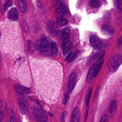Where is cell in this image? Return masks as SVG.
<instances>
[{
  "label": "cell",
  "instance_id": "23",
  "mask_svg": "<svg viewBox=\"0 0 122 122\" xmlns=\"http://www.w3.org/2000/svg\"><path fill=\"white\" fill-rule=\"evenodd\" d=\"M12 5V0H6V2L4 4L3 7L2 8V11L4 12L8 8L11 6Z\"/></svg>",
  "mask_w": 122,
  "mask_h": 122
},
{
  "label": "cell",
  "instance_id": "33",
  "mask_svg": "<svg viewBox=\"0 0 122 122\" xmlns=\"http://www.w3.org/2000/svg\"><path fill=\"white\" fill-rule=\"evenodd\" d=\"M23 28H24V30H25L26 32H27L28 29V26H27V25L26 24V23H25V24H23Z\"/></svg>",
  "mask_w": 122,
  "mask_h": 122
},
{
  "label": "cell",
  "instance_id": "22",
  "mask_svg": "<svg viewBox=\"0 0 122 122\" xmlns=\"http://www.w3.org/2000/svg\"><path fill=\"white\" fill-rule=\"evenodd\" d=\"M70 34H65L62 35L61 41L62 46H64L66 43H67L70 41Z\"/></svg>",
  "mask_w": 122,
  "mask_h": 122
},
{
  "label": "cell",
  "instance_id": "15",
  "mask_svg": "<svg viewBox=\"0 0 122 122\" xmlns=\"http://www.w3.org/2000/svg\"><path fill=\"white\" fill-rule=\"evenodd\" d=\"M79 53V51H77L74 52L72 51H71L66 57L65 61H67L69 62H70L73 61L77 57Z\"/></svg>",
  "mask_w": 122,
  "mask_h": 122
},
{
  "label": "cell",
  "instance_id": "18",
  "mask_svg": "<svg viewBox=\"0 0 122 122\" xmlns=\"http://www.w3.org/2000/svg\"><path fill=\"white\" fill-rule=\"evenodd\" d=\"M103 63V61H98V62L96 64H95L94 77H96L97 75V74H98V72H99V71Z\"/></svg>",
  "mask_w": 122,
  "mask_h": 122
},
{
  "label": "cell",
  "instance_id": "13",
  "mask_svg": "<svg viewBox=\"0 0 122 122\" xmlns=\"http://www.w3.org/2000/svg\"><path fill=\"white\" fill-rule=\"evenodd\" d=\"M18 1L20 11L25 13L28 10V5L26 0H18Z\"/></svg>",
  "mask_w": 122,
  "mask_h": 122
},
{
  "label": "cell",
  "instance_id": "10",
  "mask_svg": "<svg viewBox=\"0 0 122 122\" xmlns=\"http://www.w3.org/2000/svg\"><path fill=\"white\" fill-rule=\"evenodd\" d=\"M8 17L12 20H16L18 19V14L15 8H13L9 10L8 13Z\"/></svg>",
  "mask_w": 122,
  "mask_h": 122
},
{
  "label": "cell",
  "instance_id": "9",
  "mask_svg": "<svg viewBox=\"0 0 122 122\" xmlns=\"http://www.w3.org/2000/svg\"><path fill=\"white\" fill-rule=\"evenodd\" d=\"M47 27L49 31L51 33H56L58 31V27L55 22L50 20L47 23Z\"/></svg>",
  "mask_w": 122,
  "mask_h": 122
},
{
  "label": "cell",
  "instance_id": "12",
  "mask_svg": "<svg viewBox=\"0 0 122 122\" xmlns=\"http://www.w3.org/2000/svg\"><path fill=\"white\" fill-rule=\"evenodd\" d=\"M102 30L103 33L108 35H112L114 32L113 28L111 26L106 24L103 25L102 27Z\"/></svg>",
  "mask_w": 122,
  "mask_h": 122
},
{
  "label": "cell",
  "instance_id": "20",
  "mask_svg": "<svg viewBox=\"0 0 122 122\" xmlns=\"http://www.w3.org/2000/svg\"><path fill=\"white\" fill-rule=\"evenodd\" d=\"M68 22L67 19L63 17H61L57 19V23L60 26H65Z\"/></svg>",
  "mask_w": 122,
  "mask_h": 122
},
{
  "label": "cell",
  "instance_id": "36",
  "mask_svg": "<svg viewBox=\"0 0 122 122\" xmlns=\"http://www.w3.org/2000/svg\"><path fill=\"white\" fill-rule=\"evenodd\" d=\"M2 106V102L1 99L0 98V109L1 108Z\"/></svg>",
  "mask_w": 122,
  "mask_h": 122
},
{
  "label": "cell",
  "instance_id": "17",
  "mask_svg": "<svg viewBox=\"0 0 122 122\" xmlns=\"http://www.w3.org/2000/svg\"><path fill=\"white\" fill-rule=\"evenodd\" d=\"M118 106L117 101L115 100H113L111 101L110 107H109V112L110 113H113L117 109Z\"/></svg>",
  "mask_w": 122,
  "mask_h": 122
},
{
  "label": "cell",
  "instance_id": "34",
  "mask_svg": "<svg viewBox=\"0 0 122 122\" xmlns=\"http://www.w3.org/2000/svg\"><path fill=\"white\" fill-rule=\"evenodd\" d=\"M10 122H16L15 117L13 115L11 116L10 119Z\"/></svg>",
  "mask_w": 122,
  "mask_h": 122
},
{
  "label": "cell",
  "instance_id": "39",
  "mask_svg": "<svg viewBox=\"0 0 122 122\" xmlns=\"http://www.w3.org/2000/svg\"><path fill=\"white\" fill-rule=\"evenodd\" d=\"M0 3H1V0H0Z\"/></svg>",
  "mask_w": 122,
  "mask_h": 122
},
{
  "label": "cell",
  "instance_id": "41",
  "mask_svg": "<svg viewBox=\"0 0 122 122\" xmlns=\"http://www.w3.org/2000/svg\"></svg>",
  "mask_w": 122,
  "mask_h": 122
},
{
  "label": "cell",
  "instance_id": "42",
  "mask_svg": "<svg viewBox=\"0 0 122 122\" xmlns=\"http://www.w3.org/2000/svg\"></svg>",
  "mask_w": 122,
  "mask_h": 122
},
{
  "label": "cell",
  "instance_id": "16",
  "mask_svg": "<svg viewBox=\"0 0 122 122\" xmlns=\"http://www.w3.org/2000/svg\"><path fill=\"white\" fill-rule=\"evenodd\" d=\"M63 50H62V53L63 55L67 54L70 51L72 47V43L70 41H68L67 43H66L64 46H62Z\"/></svg>",
  "mask_w": 122,
  "mask_h": 122
},
{
  "label": "cell",
  "instance_id": "24",
  "mask_svg": "<svg viewBox=\"0 0 122 122\" xmlns=\"http://www.w3.org/2000/svg\"><path fill=\"white\" fill-rule=\"evenodd\" d=\"M92 87H91L90 88V89L88 91V94L87 95V97H86V106L88 105L90 98H91V96L92 95Z\"/></svg>",
  "mask_w": 122,
  "mask_h": 122
},
{
  "label": "cell",
  "instance_id": "37",
  "mask_svg": "<svg viewBox=\"0 0 122 122\" xmlns=\"http://www.w3.org/2000/svg\"><path fill=\"white\" fill-rule=\"evenodd\" d=\"M50 115H51V116H53V115H52V113H50Z\"/></svg>",
  "mask_w": 122,
  "mask_h": 122
},
{
  "label": "cell",
  "instance_id": "5",
  "mask_svg": "<svg viewBox=\"0 0 122 122\" xmlns=\"http://www.w3.org/2000/svg\"><path fill=\"white\" fill-rule=\"evenodd\" d=\"M13 89L17 93L20 95H26L30 92L29 88L20 85H14L13 86Z\"/></svg>",
  "mask_w": 122,
  "mask_h": 122
},
{
  "label": "cell",
  "instance_id": "40",
  "mask_svg": "<svg viewBox=\"0 0 122 122\" xmlns=\"http://www.w3.org/2000/svg\"></svg>",
  "mask_w": 122,
  "mask_h": 122
},
{
  "label": "cell",
  "instance_id": "3",
  "mask_svg": "<svg viewBox=\"0 0 122 122\" xmlns=\"http://www.w3.org/2000/svg\"><path fill=\"white\" fill-rule=\"evenodd\" d=\"M18 103L20 112L23 114H25L28 111L29 106L27 100L24 97H20L18 99Z\"/></svg>",
  "mask_w": 122,
  "mask_h": 122
},
{
  "label": "cell",
  "instance_id": "19",
  "mask_svg": "<svg viewBox=\"0 0 122 122\" xmlns=\"http://www.w3.org/2000/svg\"><path fill=\"white\" fill-rule=\"evenodd\" d=\"M89 5L93 8H98L100 6V2L98 0H89Z\"/></svg>",
  "mask_w": 122,
  "mask_h": 122
},
{
  "label": "cell",
  "instance_id": "1",
  "mask_svg": "<svg viewBox=\"0 0 122 122\" xmlns=\"http://www.w3.org/2000/svg\"><path fill=\"white\" fill-rule=\"evenodd\" d=\"M122 63V57L118 53L113 54L108 63V67L111 72L116 71Z\"/></svg>",
  "mask_w": 122,
  "mask_h": 122
},
{
  "label": "cell",
  "instance_id": "8",
  "mask_svg": "<svg viewBox=\"0 0 122 122\" xmlns=\"http://www.w3.org/2000/svg\"><path fill=\"white\" fill-rule=\"evenodd\" d=\"M80 112L78 107L75 108L71 113L70 122H79Z\"/></svg>",
  "mask_w": 122,
  "mask_h": 122
},
{
  "label": "cell",
  "instance_id": "14",
  "mask_svg": "<svg viewBox=\"0 0 122 122\" xmlns=\"http://www.w3.org/2000/svg\"><path fill=\"white\" fill-rule=\"evenodd\" d=\"M95 67V64H93L89 69L86 76V82H90L92 81L93 77H94Z\"/></svg>",
  "mask_w": 122,
  "mask_h": 122
},
{
  "label": "cell",
  "instance_id": "29",
  "mask_svg": "<svg viewBox=\"0 0 122 122\" xmlns=\"http://www.w3.org/2000/svg\"><path fill=\"white\" fill-rule=\"evenodd\" d=\"M66 114H67L66 111H64V112H62L61 116V119H60L61 122H65V118L66 115Z\"/></svg>",
  "mask_w": 122,
  "mask_h": 122
},
{
  "label": "cell",
  "instance_id": "30",
  "mask_svg": "<svg viewBox=\"0 0 122 122\" xmlns=\"http://www.w3.org/2000/svg\"><path fill=\"white\" fill-rule=\"evenodd\" d=\"M70 30L68 28H65L62 30V35L70 34Z\"/></svg>",
  "mask_w": 122,
  "mask_h": 122
},
{
  "label": "cell",
  "instance_id": "21",
  "mask_svg": "<svg viewBox=\"0 0 122 122\" xmlns=\"http://www.w3.org/2000/svg\"><path fill=\"white\" fill-rule=\"evenodd\" d=\"M51 53L53 54L56 55L58 52V48L56 42L54 41H52L51 43Z\"/></svg>",
  "mask_w": 122,
  "mask_h": 122
},
{
  "label": "cell",
  "instance_id": "26",
  "mask_svg": "<svg viewBox=\"0 0 122 122\" xmlns=\"http://www.w3.org/2000/svg\"><path fill=\"white\" fill-rule=\"evenodd\" d=\"M109 120V117L107 114H104L101 117L99 122H108Z\"/></svg>",
  "mask_w": 122,
  "mask_h": 122
},
{
  "label": "cell",
  "instance_id": "35",
  "mask_svg": "<svg viewBox=\"0 0 122 122\" xmlns=\"http://www.w3.org/2000/svg\"><path fill=\"white\" fill-rule=\"evenodd\" d=\"M118 43L120 45H121V44H122V37L119 39V41H118Z\"/></svg>",
  "mask_w": 122,
  "mask_h": 122
},
{
  "label": "cell",
  "instance_id": "6",
  "mask_svg": "<svg viewBox=\"0 0 122 122\" xmlns=\"http://www.w3.org/2000/svg\"><path fill=\"white\" fill-rule=\"evenodd\" d=\"M90 42L91 45L95 48H99L102 45V41L95 35H92L91 37Z\"/></svg>",
  "mask_w": 122,
  "mask_h": 122
},
{
  "label": "cell",
  "instance_id": "2",
  "mask_svg": "<svg viewBox=\"0 0 122 122\" xmlns=\"http://www.w3.org/2000/svg\"><path fill=\"white\" fill-rule=\"evenodd\" d=\"M33 114L36 120L39 122H46L47 116L45 111L40 107H36L33 110Z\"/></svg>",
  "mask_w": 122,
  "mask_h": 122
},
{
  "label": "cell",
  "instance_id": "11",
  "mask_svg": "<svg viewBox=\"0 0 122 122\" xmlns=\"http://www.w3.org/2000/svg\"><path fill=\"white\" fill-rule=\"evenodd\" d=\"M41 45L42 48V51L46 52L49 49V42L46 37L44 35L41 36Z\"/></svg>",
  "mask_w": 122,
  "mask_h": 122
},
{
  "label": "cell",
  "instance_id": "38",
  "mask_svg": "<svg viewBox=\"0 0 122 122\" xmlns=\"http://www.w3.org/2000/svg\"><path fill=\"white\" fill-rule=\"evenodd\" d=\"M121 3L122 4V0H121Z\"/></svg>",
  "mask_w": 122,
  "mask_h": 122
},
{
  "label": "cell",
  "instance_id": "27",
  "mask_svg": "<svg viewBox=\"0 0 122 122\" xmlns=\"http://www.w3.org/2000/svg\"><path fill=\"white\" fill-rule=\"evenodd\" d=\"M114 3H115L116 7L117 8V9L119 10H121L122 4L121 3V0H114Z\"/></svg>",
  "mask_w": 122,
  "mask_h": 122
},
{
  "label": "cell",
  "instance_id": "25",
  "mask_svg": "<svg viewBox=\"0 0 122 122\" xmlns=\"http://www.w3.org/2000/svg\"><path fill=\"white\" fill-rule=\"evenodd\" d=\"M35 48L38 51H42V48L41 45V40H37L34 45Z\"/></svg>",
  "mask_w": 122,
  "mask_h": 122
},
{
  "label": "cell",
  "instance_id": "32",
  "mask_svg": "<svg viewBox=\"0 0 122 122\" xmlns=\"http://www.w3.org/2000/svg\"><path fill=\"white\" fill-rule=\"evenodd\" d=\"M4 117V112L2 111H0V122L3 119Z\"/></svg>",
  "mask_w": 122,
  "mask_h": 122
},
{
  "label": "cell",
  "instance_id": "7",
  "mask_svg": "<svg viewBox=\"0 0 122 122\" xmlns=\"http://www.w3.org/2000/svg\"><path fill=\"white\" fill-rule=\"evenodd\" d=\"M66 13V9L63 4L60 5L56 9L55 12V16L57 18L63 17Z\"/></svg>",
  "mask_w": 122,
  "mask_h": 122
},
{
  "label": "cell",
  "instance_id": "4",
  "mask_svg": "<svg viewBox=\"0 0 122 122\" xmlns=\"http://www.w3.org/2000/svg\"><path fill=\"white\" fill-rule=\"evenodd\" d=\"M76 74L74 72H72L70 75L69 80H68V90L69 93H71L74 88L75 86L76 83Z\"/></svg>",
  "mask_w": 122,
  "mask_h": 122
},
{
  "label": "cell",
  "instance_id": "28",
  "mask_svg": "<svg viewBox=\"0 0 122 122\" xmlns=\"http://www.w3.org/2000/svg\"><path fill=\"white\" fill-rule=\"evenodd\" d=\"M69 99V93L68 92H65V94H64V96L62 101V103L63 104H66V103L68 101Z\"/></svg>",
  "mask_w": 122,
  "mask_h": 122
},
{
  "label": "cell",
  "instance_id": "31",
  "mask_svg": "<svg viewBox=\"0 0 122 122\" xmlns=\"http://www.w3.org/2000/svg\"><path fill=\"white\" fill-rule=\"evenodd\" d=\"M28 48L30 51H31L32 50V41L30 40L28 41Z\"/></svg>",
  "mask_w": 122,
  "mask_h": 122
}]
</instances>
